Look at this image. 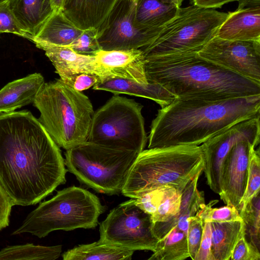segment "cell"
<instances>
[{
  "mask_svg": "<svg viewBox=\"0 0 260 260\" xmlns=\"http://www.w3.org/2000/svg\"><path fill=\"white\" fill-rule=\"evenodd\" d=\"M33 104L39 121L58 147L66 150L86 141L93 106L86 95L60 79L45 83Z\"/></svg>",
  "mask_w": 260,
  "mask_h": 260,
  "instance_id": "5b68a950",
  "label": "cell"
},
{
  "mask_svg": "<svg viewBox=\"0 0 260 260\" xmlns=\"http://www.w3.org/2000/svg\"><path fill=\"white\" fill-rule=\"evenodd\" d=\"M142 108L134 100L115 94L94 113L86 141L140 153L148 139Z\"/></svg>",
  "mask_w": 260,
  "mask_h": 260,
  "instance_id": "9c48e42d",
  "label": "cell"
},
{
  "mask_svg": "<svg viewBox=\"0 0 260 260\" xmlns=\"http://www.w3.org/2000/svg\"><path fill=\"white\" fill-rule=\"evenodd\" d=\"M149 260H184L189 257L187 234L176 225L160 239Z\"/></svg>",
  "mask_w": 260,
  "mask_h": 260,
  "instance_id": "4316f807",
  "label": "cell"
},
{
  "mask_svg": "<svg viewBox=\"0 0 260 260\" xmlns=\"http://www.w3.org/2000/svg\"><path fill=\"white\" fill-rule=\"evenodd\" d=\"M210 225L213 260H229L236 243L245 232L243 220L211 222Z\"/></svg>",
  "mask_w": 260,
  "mask_h": 260,
  "instance_id": "d4e9b609",
  "label": "cell"
},
{
  "mask_svg": "<svg viewBox=\"0 0 260 260\" xmlns=\"http://www.w3.org/2000/svg\"><path fill=\"white\" fill-rule=\"evenodd\" d=\"M53 8L55 11L62 10L64 0H51Z\"/></svg>",
  "mask_w": 260,
  "mask_h": 260,
  "instance_id": "7bdbcfd3",
  "label": "cell"
},
{
  "mask_svg": "<svg viewBox=\"0 0 260 260\" xmlns=\"http://www.w3.org/2000/svg\"><path fill=\"white\" fill-rule=\"evenodd\" d=\"M204 222L197 215L190 217L187 231V240L189 257L192 260L198 251L202 240Z\"/></svg>",
  "mask_w": 260,
  "mask_h": 260,
  "instance_id": "836d02e7",
  "label": "cell"
},
{
  "mask_svg": "<svg viewBox=\"0 0 260 260\" xmlns=\"http://www.w3.org/2000/svg\"><path fill=\"white\" fill-rule=\"evenodd\" d=\"M215 36L231 41L260 42V6L228 13Z\"/></svg>",
  "mask_w": 260,
  "mask_h": 260,
  "instance_id": "e0dca14e",
  "label": "cell"
},
{
  "mask_svg": "<svg viewBox=\"0 0 260 260\" xmlns=\"http://www.w3.org/2000/svg\"><path fill=\"white\" fill-rule=\"evenodd\" d=\"M128 1H133V2H135L136 0H128Z\"/></svg>",
  "mask_w": 260,
  "mask_h": 260,
  "instance_id": "f6af8a7d",
  "label": "cell"
},
{
  "mask_svg": "<svg viewBox=\"0 0 260 260\" xmlns=\"http://www.w3.org/2000/svg\"><path fill=\"white\" fill-rule=\"evenodd\" d=\"M45 84L39 73L29 75L9 83L0 90V113L33 103Z\"/></svg>",
  "mask_w": 260,
  "mask_h": 260,
  "instance_id": "ffe728a7",
  "label": "cell"
},
{
  "mask_svg": "<svg viewBox=\"0 0 260 260\" xmlns=\"http://www.w3.org/2000/svg\"><path fill=\"white\" fill-rule=\"evenodd\" d=\"M238 1L239 0H192L193 5L205 8L213 9L221 8L227 3Z\"/></svg>",
  "mask_w": 260,
  "mask_h": 260,
  "instance_id": "60d3db41",
  "label": "cell"
},
{
  "mask_svg": "<svg viewBox=\"0 0 260 260\" xmlns=\"http://www.w3.org/2000/svg\"><path fill=\"white\" fill-rule=\"evenodd\" d=\"M95 90H104L114 94H127L152 100L163 107L175 97L159 85L141 84L133 80L114 78L100 81L93 86Z\"/></svg>",
  "mask_w": 260,
  "mask_h": 260,
  "instance_id": "7402d4cb",
  "label": "cell"
},
{
  "mask_svg": "<svg viewBox=\"0 0 260 260\" xmlns=\"http://www.w3.org/2000/svg\"><path fill=\"white\" fill-rule=\"evenodd\" d=\"M11 33L27 39L9 8L8 0H0V35Z\"/></svg>",
  "mask_w": 260,
  "mask_h": 260,
  "instance_id": "e575fe53",
  "label": "cell"
},
{
  "mask_svg": "<svg viewBox=\"0 0 260 260\" xmlns=\"http://www.w3.org/2000/svg\"><path fill=\"white\" fill-rule=\"evenodd\" d=\"M184 0H171V1L178 8H180Z\"/></svg>",
  "mask_w": 260,
  "mask_h": 260,
  "instance_id": "ee69618b",
  "label": "cell"
},
{
  "mask_svg": "<svg viewBox=\"0 0 260 260\" xmlns=\"http://www.w3.org/2000/svg\"><path fill=\"white\" fill-rule=\"evenodd\" d=\"M61 245L44 246L34 244L9 246L0 250V260H54L59 257Z\"/></svg>",
  "mask_w": 260,
  "mask_h": 260,
  "instance_id": "83f0119b",
  "label": "cell"
},
{
  "mask_svg": "<svg viewBox=\"0 0 260 260\" xmlns=\"http://www.w3.org/2000/svg\"><path fill=\"white\" fill-rule=\"evenodd\" d=\"M135 2L119 0L111 12L98 40L103 50L140 49L152 43L162 27L144 30L135 24Z\"/></svg>",
  "mask_w": 260,
  "mask_h": 260,
  "instance_id": "7c38bea8",
  "label": "cell"
},
{
  "mask_svg": "<svg viewBox=\"0 0 260 260\" xmlns=\"http://www.w3.org/2000/svg\"><path fill=\"white\" fill-rule=\"evenodd\" d=\"M260 116V95L218 100L175 98L151 122L148 148L200 146L240 121Z\"/></svg>",
  "mask_w": 260,
  "mask_h": 260,
  "instance_id": "7a4b0ae2",
  "label": "cell"
},
{
  "mask_svg": "<svg viewBox=\"0 0 260 260\" xmlns=\"http://www.w3.org/2000/svg\"><path fill=\"white\" fill-rule=\"evenodd\" d=\"M94 74L99 81L114 78L148 84L144 56L141 49L105 51L94 55Z\"/></svg>",
  "mask_w": 260,
  "mask_h": 260,
  "instance_id": "9a60e30c",
  "label": "cell"
},
{
  "mask_svg": "<svg viewBox=\"0 0 260 260\" xmlns=\"http://www.w3.org/2000/svg\"><path fill=\"white\" fill-rule=\"evenodd\" d=\"M218 201H210L204 204L197 213V215L205 222H226L242 220L239 211L234 206L226 205L220 208H213Z\"/></svg>",
  "mask_w": 260,
  "mask_h": 260,
  "instance_id": "1f68e13d",
  "label": "cell"
},
{
  "mask_svg": "<svg viewBox=\"0 0 260 260\" xmlns=\"http://www.w3.org/2000/svg\"><path fill=\"white\" fill-rule=\"evenodd\" d=\"M238 9L260 6V0H239Z\"/></svg>",
  "mask_w": 260,
  "mask_h": 260,
  "instance_id": "b9f144b4",
  "label": "cell"
},
{
  "mask_svg": "<svg viewBox=\"0 0 260 260\" xmlns=\"http://www.w3.org/2000/svg\"><path fill=\"white\" fill-rule=\"evenodd\" d=\"M231 260H259V250L248 241L244 232L236 243L231 257Z\"/></svg>",
  "mask_w": 260,
  "mask_h": 260,
  "instance_id": "8d00e7d4",
  "label": "cell"
},
{
  "mask_svg": "<svg viewBox=\"0 0 260 260\" xmlns=\"http://www.w3.org/2000/svg\"><path fill=\"white\" fill-rule=\"evenodd\" d=\"M62 12L54 11L35 37L27 39L52 45L68 46L83 32Z\"/></svg>",
  "mask_w": 260,
  "mask_h": 260,
  "instance_id": "cb8c5ba5",
  "label": "cell"
},
{
  "mask_svg": "<svg viewBox=\"0 0 260 260\" xmlns=\"http://www.w3.org/2000/svg\"><path fill=\"white\" fill-rule=\"evenodd\" d=\"M66 172L59 147L29 111L0 113V183L14 205L40 202Z\"/></svg>",
  "mask_w": 260,
  "mask_h": 260,
  "instance_id": "6da1fadb",
  "label": "cell"
},
{
  "mask_svg": "<svg viewBox=\"0 0 260 260\" xmlns=\"http://www.w3.org/2000/svg\"><path fill=\"white\" fill-rule=\"evenodd\" d=\"M98 36V31L95 29H84L77 39L68 47L79 54L94 56L102 50Z\"/></svg>",
  "mask_w": 260,
  "mask_h": 260,
  "instance_id": "d6a6232c",
  "label": "cell"
},
{
  "mask_svg": "<svg viewBox=\"0 0 260 260\" xmlns=\"http://www.w3.org/2000/svg\"><path fill=\"white\" fill-rule=\"evenodd\" d=\"M244 226L245 236L259 250L260 244V198L259 193L254 197L239 212Z\"/></svg>",
  "mask_w": 260,
  "mask_h": 260,
  "instance_id": "f1b7e54d",
  "label": "cell"
},
{
  "mask_svg": "<svg viewBox=\"0 0 260 260\" xmlns=\"http://www.w3.org/2000/svg\"><path fill=\"white\" fill-rule=\"evenodd\" d=\"M12 201L0 183V231L9 224V217L12 207Z\"/></svg>",
  "mask_w": 260,
  "mask_h": 260,
  "instance_id": "ab89813d",
  "label": "cell"
},
{
  "mask_svg": "<svg viewBox=\"0 0 260 260\" xmlns=\"http://www.w3.org/2000/svg\"><path fill=\"white\" fill-rule=\"evenodd\" d=\"M200 174H198L182 190L178 213L167 221L153 223V232L158 240L175 225L187 234L189 218L195 215L202 206L205 204L204 192L197 188Z\"/></svg>",
  "mask_w": 260,
  "mask_h": 260,
  "instance_id": "d6986e66",
  "label": "cell"
},
{
  "mask_svg": "<svg viewBox=\"0 0 260 260\" xmlns=\"http://www.w3.org/2000/svg\"><path fill=\"white\" fill-rule=\"evenodd\" d=\"M8 5L27 39L36 36L55 11L51 0H8Z\"/></svg>",
  "mask_w": 260,
  "mask_h": 260,
  "instance_id": "44dd1931",
  "label": "cell"
},
{
  "mask_svg": "<svg viewBox=\"0 0 260 260\" xmlns=\"http://www.w3.org/2000/svg\"><path fill=\"white\" fill-rule=\"evenodd\" d=\"M134 251L98 241L79 245L64 252L62 256L64 260H130Z\"/></svg>",
  "mask_w": 260,
  "mask_h": 260,
  "instance_id": "484cf974",
  "label": "cell"
},
{
  "mask_svg": "<svg viewBox=\"0 0 260 260\" xmlns=\"http://www.w3.org/2000/svg\"><path fill=\"white\" fill-rule=\"evenodd\" d=\"M118 1L64 0L61 11L78 27L95 29L99 36Z\"/></svg>",
  "mask_w": 260,
  "mask_h": 260,
  "instance_id": "2e32d148",
  "label": "cell"
},
{
  "mask_svg": "<svg viewBox=\"0 0 260 260\" xmlns=\"http://www.w3.org/2000/svg\"><path fill=\"white\" fill-rule=\"evenodd\" d=\"M228 13L191 5L180 8L156 39L140 48L144 57L181 53H198L213 37Z\"/></svg>",
  "mask_w": 260,
  "mask_h": 260,
  "instance_id": "ba28073f",
  "label": "cell"
},
{
  "mask_svg": "<svg viewBox=\"0 0 260 260\" xmlns=\"http://www.w3.org/2000/svg\"><path fill=\"white\" fill-rule=\"evenodd\" d=\"M260 116L238 122L216 134L200 146L204 157V171L207 184L214 192H221V170L233 146L246 140L255 147L260 141Z\"/></svg>",
  "mask_w": 260,
  "mask_h": 260,
  "instance_id": "8fae6325",
  "label": "cell"
},
{
  "mask_svg": "<svg viewBox=\"0 0 260 260\" xmlns=\"http://www.w3.org/2000/svg\"><path fill=\"white\" fill-rule=\"evenodd\" d=\"M149 83L175 98L218 100L260 95V82L219 66L198 53L144 57Z\"/></svg>",
  "mask_w": 260,
  "mask_h": 260,
  "instance_id": "3957f363",
  "label": "cell"
},
{
  "mask_svg": "<svg viewBox=\"0 0 260 260\" xmlns=\"http://www.w3.org/2000/svg\"><path fill=\"white\" fill-rule=\"evenodd\" d=\"M135 2V24L144 30L162 27L176 16L180 9L171 0H136Z\"/></svg>",
  "mask_w": 260,
  "mask_h": 260,
  "instance_id": "603a6c76",
  "label": "cell"
},
{
  "mask_svg": "<svg viewBox=\"0 0 260 260\" xmlns=\"http://www.w3.org/2000/svg\"><path fill=\"white\" fill-rule=\"evenodd\" d=\"M166 185L147 191L135 199L136 205L145 212L152 215L162 199Z\"/></svg>",
  "mask_w": 260,
  "mask_h": 260,
  "instance_id": "d590c367",
  "label": "cell"
},
{
  "mask_svg": "<svg viewBox=\"0 0 260 260\" xmlns=\"http://www.w3.org/2000/svg\"><path fill=\"white\" fill-rule=\"evenodd\" d=\"M32 42L37 47L45 51L60 79L80 73L94 74V56L79 54L68 46L39 41Z\"/></svg>",
  "mask_w": 260,
  "mask_h": 260,
  "instance_id": "ac0fdd59",
  "label": "cell"
},
{
  "mask_svg": "<svg viewBox=\"0 0 260 260\" xmlns=\"http://www.w3.org/2000/svg\"><path fill=\"white\" fill-rule=\"evenodd\" d=\"M211 230L210 222H204L203 233L200 245L194 260H213L211 252Z\"/></svg>",
  "mask_w": 260,
  "mask_h": 260,
  "instance_id": "f35d334b",
  "label": "cell"
},
{
  "mask_svg": "<svg viewBox=\"0 0 260 260\" xmlns=\"http://www.w3.org/2000/svg\"><path fill=\"white\" fill-rule=\"evenodd\" d=\"M182 191L173 186L166 185L161 202L156 212L151 215L153 223L168 221L179 212Z\"/></svg>",
  "mask_w": 260,
  "mask_h": 260,
  "instance_id": "f546056e",
  "label": "cell"
},
{
  "mask_svg": "<svg viewBox=\"0 0 260 260\" xmlns=\"http://www.w3.org/2000/svg\"><path fill=\"white\" fill-rule=\"evenodd\" d=\"M200 146L179 145L143 150L138 155L122 188L125 197L137 199L165 185L182 191L204 168Z\"/></svg>",
  "mask_w": 260,
  "mask_h": 260,
  "instance_id": "277c9868",
  "label": "cell"
},
{
  "mask_svg": "<svg viewBox=\"0 0 260 260\" xmlns=\"http://www.w3.org/2000/svg\"><path fill=\"white\" fill-rule=\"evenodd\" d=\"M151 215L132 199L110 211L100 224L99 241L131 250L154 252L158 239L153 232Z\"/></svg>",
  "mask_w": 260,
  "mask_h": 260,
  "instance_id": "30bf717a",
  "label": "cell"
},
{
  "mask_svg": "<svg viewBox=\"0 0 260 260\" xmlns=\"http://www.w3.org/2000/svg\"><path fill=\"white\" fill-rule=\"evenodd\" d=\"M62 80L74 89L82 91L93 86L99 81V78L94 74L80 73L71 75Z\"/></svg>",
  "mask_w": 260,
  "mask_h": 260,
  "instance_id": "74e56055",
  "label": "cell"
},
{
  "mask_svg": "<svg viewBox=\"0 0 260 260\" xmlns=\"http://www.w3.org/2000/svg\"><path fill=\"white\" fill-rule=\"evenodd\" d=\"M138 154L86 141L66 150L64 164L79 181L96 192L118 194Z\"/></svg>",
  "mask_w": 260,
  "mask_h": 260,
  "instance_id": "52a82bcc",
  "label": "cell"
},
{
  "mask_svg": "<svg viewBox=\"0 0 260 260\" xmlns=\"http://www.w3.org/2000/svg\"><path fill=\"white\" fill-rule=\"evenodd\" d=\"M199 55L243 77L260 82V42L213 37Z\"/></svg>",
  "mask_w": 260,
  "mask_h": 260,
  "instance_id": "4fadbf2b",
  "label": "cell"
},
{
  "mask_svg": "<svg viewBox=\"0 0 260 260\" xmlns=\"http://www.w3.org/2000/svg\"><path fill=\"white\" fill-rule=\"evenodd\" d=\"M252 146H255L246 140L235 144L221 167V190L219 195L226 205L235 207L238 211L246 187L250 153Z\"/></svg>",
  "mask_w": 260,
  "mask_h": 260,
  "instance_id": "5bb4252c",
  "label": "cell"
},
{
  "mask_svg": "<svg viewBox=\"0 0 260 260\" xmlns=\"http://www.w3.org/2000/svg\"><path fill=\"white\" fill-rule=\"evenodd\" d=\"M105 211L99 199L87 190L75 186L57 192L29 213L12 235L29 233L40 238L56 230L92 229Z\"/></svg>",
  "mask_w": 260,
  "mask_h": 260,
  "instance_id": "8992f818",
  "label": "cell"
},
{
  "mask_svg": "<svg viewBox=\"0 0 260 260\" xmlns=\"http://www.w3.org/2000/svg\"><path fill=\"white\" fill-rule=\"evenodd\" d=\"M260 157L259 148L252 146L250 153L248 174L246 189L240 203L239 212L245 208L247 204L259 193Z\"/></svg>",
  "mask_w": 260,
  "mask_h": 260,
  "instance_id": "4dcf8cb0",
  "label": "cell"
}]
</instances>
